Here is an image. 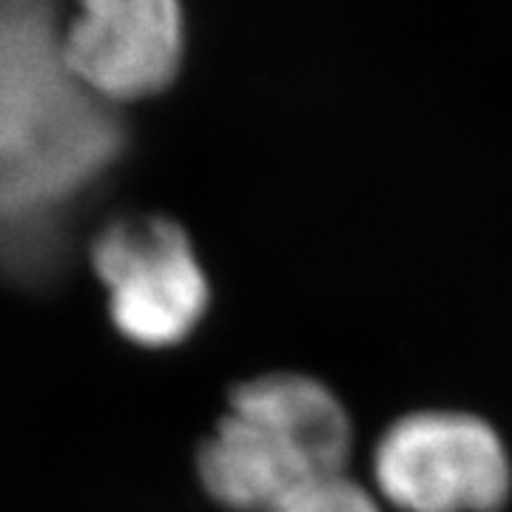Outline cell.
Returning <instances> with one entry per match:
<instances>
[{
    "label": "cell",
    "instance_id": "1",
    "mask_svg": "<svg viewBox=\"0 0 512 512\" xmlns=\"http://www.w3.org/2000/svg\"><path fill=\"white\" fill-rule=\"evenodd\" d=\"M353 427L342 402L302 373L239 384L214 433L200 444L205 493L237 512H279L316 481L342 476Z\"/></svg>",
    "mask_w": 512,
    "mask_h": 512
},
{
    "label": "cell",
    "instance_id": "2",
    "mask_svg": "<svg viewBox=\"0 0 512 512\" xmlns=\"http://www.w3.org/2000/svg\"><path fill=\"white\" fill-rule=\"evenodd\" d=\"M373 476L384 501L402 512H498L510 495L512 467L484 419L421 410L384 430Z\"/></svg>",
    "mask_w": 512,
    "mask_h": 512
},
{
    "label": "cell",
    "instance_id": "3",
    "mask_svg": "<svg viewBox=\"0 0 512 512\" xmlns=\"http://www.w3.org/2000/svg\"><path fill=\"white\" fill-rule=\"evenodd\" d=\"M92 268L109 291L114 328L137 345H177L205 316L208 279L180 222L114 220L92 242Z\"/></svg>",
    "mask_w": 512,
    "mask_h": 512
},
{
    "label": "cell",
    "instance_id": "4",
    "mask_svg": "<svg viewBox=\"0 0 512 512\" xmlns=\"http://www.w3.org/2000/svg\"><path fill=\"white\" fill-rule=\"evenodd\" d=\"M183 52V9L174 0H92L63 40L66 69L111 100L165 92Z\"/></svg>",
    "mask_w": 512,
    "mask_h": 512
},
{
    "label": "cell",
    "instance_id": "5",
    "mask_svg": "<svg viewBox=\"0 0 512 512\" xmlns=\"http://www.w3.org/2000/svg\"><path fill=\"white\" fill-rule=\"evenodd\" d=\"M279 512H382V507L365 487L342 473L311 484Z\"/></svg>",
    "mask_w": 512,
    "mask_h": 512
}]
</instances>
